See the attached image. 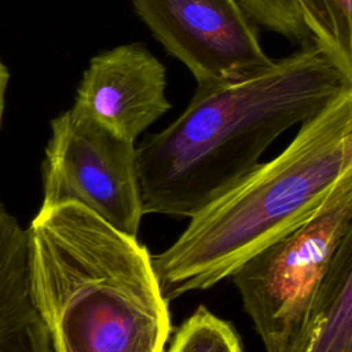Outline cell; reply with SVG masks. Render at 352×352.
Masks as SVG:
<instances>
[{
  "label": "cell",
  "instance_id": "obj_1",
  "mask_svg": "<svg viewBox=\"0 0 352 352\" xmlns=\"http://www.w3.org/2000/svg\"><path fill=\"white\" fill-rule=\"evenodd\" d=\"M351 87L352 77L314 44L198 84L184 111L136 147L143 214L192 217L260 164L279 135Z\"/></svg>",
  "mask_w": 352,
  "mask_h": 352
},
{
  "label": "cell",
  "instance_id": "obj_2",
  "mask_svg": "<svg viewBox=\"0 0 352 352\" xmlns=\"http://www.w3.org/2000/svg\"><path fill=\"white\" fill-rule=\"evenodd\" d=\"M28 230L54 352H165L169 302L136 236L78 204L41 206Z\"/></svg>",
  "mask_w": 352,
  "mask_h": 352
},
{
  "label": "cell",
  "instance_id": "obj_3",
  "mask_svg": "<svg viewBox=\"0 0 352 352\" xmlns=\"http://www.w3.org/2000/svg\"><path fill=\"white\" fill-rule=\"evenodd\" d=\"M352 170V87L300 124L293 140L198 210L151 264L164 298L205 290L305 221Z\"/></svg>",
  "mask_w": 352,
  "mask_h": 352
},
{
  "label": "cell",
  "instance_id": "obj_4",
  "mask_svg": "<svg viewBox=\"0 0 352 352\" xmlns=\"http://www.w3.org/2000/svg\"><path fill=\"white\" fill-rule=\"evenodd\" d=\"M349 235L352 170L334 184L314 214L231 275L265 352H287Z\"/></svg>",
  "mask_w": 352,
  "mask_h": 352
},
{
  "label": "cell",
  "instance_id": "obj_5",
  "mask_svg": "<svg viewBox=\"0 0 352 352\" xmlns=\"http://www.w3.org/2000/svg\"><path fill=\"white\" fill-rule=\"evenodd\" d=\"M43 204H78L136 236L142 209L136 147L70 107L51 120L43 161Z\"/></svg>",
  "mask_w": 352,
  "mask_h": 352
},
{
  "label": "cell",
  "instance_id": "obj_6",
  "mask_svg": "<svg viewBox=\"0 0 352 352\" xmlns=\"http://www.w3.org/2000/svg\"><path fill=\"white\" fill-rule=\"evenodd\" d=\"M136 14L198 84L236 77L271 62L257 23L238 0H132Z\"/></svg>",
  "mask_w": 352,
  "mask_h": 352
},
{
  "label": "cell",
  "instance_id": "obj_7",
  "mask_svg": "<svg viewBox=\"0 0 352 352\" xmlns=\"http://www.w3.org/2000/svg\"><path fill=\"white\" fill-rule=\"evenodd\" d=\"M166 69L142 43L95 55L77 87L72 107L111 132L135 142L172 107Z\"/></svg>",
  "mask_w": 352,
  "mask_h": 352
},
{
  "label": "cell",
  "instance_id": "obj_8",
  "mask_svg": "<svg viewBox=\"0 0 352 352\" xmlns=\"http://www.w3.org/2000/svg\"><path fill=\"white\" fill-rule=\"evenodd\" d=\"M0 352H54L34 297L29 230L1 202Z\"/></svg>",
  "mask_w": 352,
  "mask_h": 352
},
{
  "label": "cell",
  "instance_id": "obj_9",
  "mask_svg": "<svg viewBox=\"0 0 352 352\" xmlns=\"http://www.w3.org/2000/svg\"><path fill=\"white\" fill-rule=\"evenodd\" d=\"M287 352H352V235L336 253Z\"/></svg>",
  "mask_w": 352,
  "mask_h": 352
},
{
  "label": "cell",
  "instance_id": "obj_10",
  "mask_svg": "<svg viewBox=\"0 0 352 352\" xmlns=\"http://www.w3.org/2000/svg\"><path fill=\"white\" fill-rule=\"evenodd\" d=\"M314 45L352 77V0H300Z\"/></svg>",
  "mask_w": 352,
  "mask_h": 352
},
{
  "label": "cell",
  "instance_id": "obj_11",
  "mask_svg": "<svg viewBox=\"0 0 352 352\" xmlns=\"http://www.w3.org/2000/svg\"><path fill=\"white\" fill-rule=\"evenodd\" d=\"M166 352H243L234 327L199 305L176 330Z\"/></svg>",
  "mask_w": 352,
  "mask_h": 352
},
{
  "label": "cell",
  "instance_id": "obj_12",
  "mask_svg": "<svg viewBox=\"0 0 352 352\" xmlns=\"http://www.w3.org/2000/svg\"><path fill=\"white\" fill-rule=\"evenodd\" d=\"M246 14L267 30L305 47L312 43L300 0H238Z\"/></svg>",
  "mask_w": 352,
  "mask_h": 352
},
{
  "label": "cell",
  "instance_id": "obj_13",
  "mask_svg": "<svg viewBox=\"0 0 352 352\" xmlns=\"http://www.w3.org/2000/svg\"><path fill=\"white\" fill-rule=\"evenodd\" d=\"M7 82H8V72H7V67L0 60V124H1V117L4 111V96H6Z\"/></svg>",
  "mask_w": 352,
  "mask_h": 352
}]
</instances>
